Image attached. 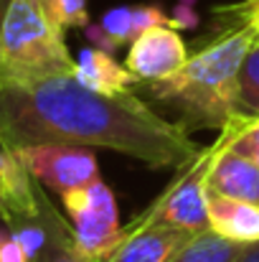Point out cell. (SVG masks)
Segmentation results:
<instances>
[{"mask_svg": "<svg viewBox=\"0 0 259 262\" xmlns=\"http://www.w3.org/2000/svg\"><path fill=\"white\" fill-rule=\"evenodd\" d=\"M41 143L107 148L153 168H180L201 153L188 130L132 92L99 94L74 74L0 84V145L18 150Z\"/></svg>", "mask_w": 259, "mask_h": 262, "instance_id": "cell-1", "label": "cell"}, {"mask_svg": "<svg viewBox=\"0 0 259 262\" xmlns=\"http://www.w3.org/2000/svg\"><path fill=\"white\" fill-rule=\"evenodd\" d=\"M257 43L259 36L249 28L221 31L219 38L191 54L180 72L163 82L148 84V92L155 102L178 112V125L183 130H224L229 120L239 115V69Z\"/></svg>", "mask_w": 259, "mask_h": 262, "instance_id": "cell-2", "label": "cell"}, {"mask_svg": "<svg viewBox=\"0 0 259 262\" xmlns=\"http://www.w3.org/2000/svg\"><path fill=\"white\" fill-rule=\"evenodd\" d=\"M64 31L41 0H10L0 28V84H33L74 74Z\"/></svg>", "mask_w": 259, "mask_h": 262, "instance_id": "cell-3", "label": "cell"}, {"mask_svg": "<svg viewBox=\"0 0 259 262\" xmlns=\"http://www.w3.org/2000/svg\"><path fill=\"white\" fill-rule=\"evenodd\" d=\"M61 204L72 219V229L79 250L91 260L104 262L125 239V227L120 224V209L112 188L97 178L84 188L61 196Z\"/></svg>", "mask_w": 259, "mask_h": 262, "instance_id": "cell-4", "label": "cell"}, {"mask_svg": "<svg viewBox=\"0 0 259 262\" xmlns=\"http://www.w3.org/2000/svg\"><path fill=\"white\" fill-rule=\"evenodd\" d=\"M33 181L51 188L59 196L84 188L99 178V163L91 148L66 145V143H41L15 150Z\"/></svg>", "mask_w": 259, "mask_h": 262, "instance_id": "cell-5", "label": "cell"}, {"mask_svg": "<svg viewBox=\"0 0 259 262\" xmlns=\"http://www.w3.org/2000/svg\"><path fill=\"white\" fill-rule=\"evenodd\" d=\"M188 59L191 54L183 36L173 26H155L130 43L125 67L137 77L140 84H153L180 72Z\"/></svg>", "mask_w": 259, "mask_h": 262, "instance_id": "cell-6", "label": "cell"}, {"mask_svg": "<svg viewBox=\"0 0 259 262\" xmlns=\"http://www.w3.org/2000/svg\"><path fill=\"white\" fill-rule=\"evenodd\" d=\"M198 232H188V229L163 224V222L143 224L135 229L125 227L122 245L104 262H168Z\"/></svg>", "mask_w": 259, "mask_h": 262, "instance_id": "cell-7", "label": "cell"}, {"mask_svg": "<svg viewBox=\"0 0 259 262\" xmlns=\"http://www.w3.org/2000/svg\"><path fill=\"white\" fill-rule=\"evenodd\" d=\"M155 26H173L171 18L158 5H120L102 15L99 26H86L89 41L104 51H114L125 43H132L137 36Z\"/></svg>", "mask_w": 259, "mask_h": 262, "instance_id": "cell-8", "label": "cell"}, {"mask_svg": "<svg viewBox=\"0 0 259 262\" xmlns=\"http://www.w3.org/2000/svg\"><path fill=\"white\" fill-rule=\"evenodd\" d=\"M38 216V196L36 181L23 166L15 150L0 145V219L5 227L36 219Z\"/></svg>", "mask_w": 259, "mask_h": 262, "instance_id": "cell-9", "label": "cell"}, {"mask_svg": "<svg viewBox=\"0 0 259 262\" xmlns=\"http://www.w3.org/2000/svg\"><path fill=\"white\" fill-rule=\"evenodd\" d=\"M36 196H38V219L43 224V245L31 257V262H99L79 250L72 224L49 201L46 188L38 181H36Z\"/></svg>", "mask_w": 259, "mask_h": 262, "instance_id": "cell-10", "label": "cell"}, {"mask_svg": "<svg viewBox=\"0 0 259 262\" xmlns=\"http://www.w3.org/2000/svg\"><path fill=\"white\" fill-rule=\"evenodd\" d=\"M208 188L221 196L249 201L259 206V166L249 156L226 148L211 163Z\"/></svg>", "mask_w": 259, "mask_h": 262, "instance_id": "cell-11", "label": "cell"}, {"mask_svg": "<svg viewBox=\"0 0 259 262\" xmlns=\"http://www.w3.org/2000/svg\"><path fill=\"white\" fill-rule=\"evenodd\" d=\"M208 229L216 234L237 242V245H252L259 242V206L249 201L229 199L208 188Z\"/></svg>", "mask_w": 259, "mask_h": 262, "instance_id": "cell-12", "label": "cell"}, {"mask_svg": "<svg viewBox=\"0 0 259 262\" xmlns=\"http://www.w3.org/2000/svg\"><path fill=\"white\" fill-rule=\"evenodd\" d=\"M74 77L84 87L94 89L99 94H127L132 84H140L137 77L125 64H120L109 51L99 46H86L79 51Z\"/></svg>", "mask_w": 259, "mask_h": 262, "instance_id": "cell-13", "label": "cell"}, {"mask_svg": "<svg viewBox=\"0 0 259 262\" xmlns=\"http://www.w3.org/2000/svg\"><path fill=\"white\" fill-rule=\"evenodd\" d=\"M244 245H237L214 229L198 232L183 250H178L168 262H234Z\"/></svg>", "mask_w": 259, "mask_h": 262, "instance_id": "cell-14", "label": "cell"}, {"mask_svg": "<svg viewBox=\"0 0 259 262\" xmlns=\"http://www.w3.org/2000/svg\"><path fill=\"white\" fill-rule=\"evenodd\" d=\"M237 110L242 115H259V43L247 54L239 69V92H237Z\"/></svg>", "mask_w": 259, "mask_h": 262, "instance_id": "cell-15", "label": "cell"}, {"mask_svg": "<svg viewBox=\"0 0 259 262\" xmlns=\"http://www.w3.org/2000/svg\"><path fill=\"white\" fill-rule=\"evenodd\" d=\"M214 15L224 31L249 28L252 33L259 36V0H242V3H231V5H219V8H214Z\"/></svg>", "mask_w": 259, "mask_h": 262, "instance_id": "cell-16", "label": "cell"}, {"mask_svg": "<svg viewBox=\"0 0 259 262\" xmlns=\"http://www.w3.org/2000/svg\"><path fill=\"white\" fill-rule=\"evenodd\" d=\"M49 18L61 28H86L89 26V8L86 0H41Z\"/></svg>", "mask_w": 259, "mask_h": 262, "instance_id": "cell-17", "label": "cell"}, {"mask_svg": "<svg viewBox=\"0 0 259 262\" xmlns=\"http://www.w3.org/2000/svg\"><path fill=\"white\" fill-rule=\"evenodd\" d=\"M231 150L249 156L259 166V115L257 117H247L242 133H239V135L234 138V143H231Z\"/></svg>", "mask_w": 259, "mask_h": 262, "instance_id": "cell-18", "label": "cell"}, {"mask_svg": "<svg viewBox=\"0 0 259 262\" xmlns=\"http://www.w3.org/2000/svg\"><path fill=\"white\" fill-rule=\"evenodd\" d=\"M0 262H28V252L23 242L15 237L10 227L0 229Z\"/></svg>", "mask_w": 259, "mask_h": 262, "instance_id": "cell-19", "label": "cell"}, {"mask_svg": "<svg viewBox=\"0 0 259 262\" xmlns=\"http://www.w3.org/2000/svg\"><path fill=\"white\" fill-rule=\"evenodd\" d=\"M234 262H259V242H252V245H244L242 252L237 255Z\"/></svg>", "mask_w": 259, "mask_h": 262, "instance_id": "cell-20", "label": "cell"}, {"mask_svg": "<svg viewBox=\"0 0 259 262\" xmlns=\"http://www.w3.org/2000/svg\"><path fill=\"white\" fill-rule=\"evenodd\" d=\"M8 5H10V0H0V28H3V20H5V13H8Z\"/></svg>", "mask_w": 259, "mask_h": 262, "instance_id": "cell-21", "label": "cell"}]
</instances>
